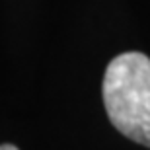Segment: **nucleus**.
I'll use <instances>...</instances> for the list:
<instances>
[{
  "label": "nucleus",
  "instance_id": "nucleus-2",
  "mask_svg": "<svg viewBox=\"0 0 150 150\" xmlns=\"http://www.w3.org/2000/svg\"><path fill=\"white\" fill-rule=\"evenodd\" d=\"M0 150H18L14 144H0Z\"/></svg>",
  "mask_w": 150,
  "mask_h": 150
},
{
  "label": "nucleus",
  "instance_id": "nucleus-1",
  "mask_svg": "<svg viewBox=\"0 0 150 150\" xmlns=\"http://www.w3.org/2000/svg\"><path fill=\"white\" fill-rule=\"evenodd\" d=\"M103 105L113 127L127 139L150 148V59L129 51L105 68Z\"/></svg>",
  "mask_w": 150,
  "mask_h": 150
}]
</instances>
